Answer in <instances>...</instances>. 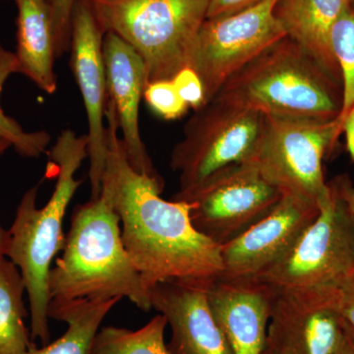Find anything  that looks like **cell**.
I'll return each mask as SVG.
<instances>
[{
    "label": "cell",
    "instance_id": "obj_11",
    "mask_svg": "<svg viewBox=\"0 0 354 354\" xmlns=\"http://www.w3.org/2000/svg\"><path fill=\"white\" fill-rule=\"evenodd\" d=\"M348 337L339 310V286L274 290L266 351L339 354Z\"/></svg>",
    "mask_w": 354,
    "mask_h": 354
},
{
    "label": "cell",
    "instance_id": "obj_21",
    "mask_svg": "<svg viewBox=\"0 0 354 354\" xmlns=\"http://www.w3.org/2000/svg\"><path fill=\"white\" fill-rule=\"evenodd\" d=\"M167 319L153 317L138 330L101 328L93 342L91 354H169L165 342Z\"/></svg>",
    "mask_w": 354,
    "mask_h": 354
},
{
    "label": "cell",
    "instance_id": "obj_30",
    "mask_svg": "<svg viewBox=\"0 0 354 354\" xmlns=\"http://www.w3.org/2000/svg\"><path fill=\"white\" fill-rule=\"evenodd\" d=\"M341 190L342 196L348 205L349 211H351V216H353L354 221V187L349 185L348 181L339 180L337 181Z\"/></svg>",
    "mask_w": 354,
    "mask_h": 354
},
{
    "label": "cell",
    "instance_id": "obj_2",
    "mask_svg": "<svg viewBox=\"0 0 354 354\" xmlns=\"http://www.w3.org/2000/svg\"><path fill=\"white\" fill-rule=\"evenodd\" d=\"M87 134L64 130L50 152V165L57 171V183L43 208L37 207L38 186L26 191L9 232L6 258L19 269L29 299L32 341L48 344L50 339L48 307L50 304L51 263L64 249V220L69 203L82 180L75 178L88 158Z\"/></svg>",
    "mask_w": 354,
    "mask_h": 354
},
{
    "label": "cell",
    "instance_id": "obj_27",
    "mask_svg": "<svg viewBox=\"0 0 354 354\" xmlns=\"http://www.w3.org/2000/svg\"><path fill=\"white\" fill-rule=\"evenodd\" d=\"M339 310L346 326L354 330V271L339 285Z\"/></svg>",
    "mask_w": 354,
    "mask_h": 354
},
{
    "label": "cell",
    "instance_id": "obj_12",
    "mask_svg": "<svg viewBox=\"0 0 354 354\" xmlns=\"http://www.w3.org/2000/svg\"><path fill=\"white\" fill-rule=\"evenodd\" d=\"M104 36L88 0H78L72 15L70 65L80 88L87 113L91 199H95L101 194L106 160L104 120L108 83L102 53Z\"/></svg>",
    "mask_w": 354,
    "mask_h": 354
},
{
    "label": "cell",
    "instance_id": "obj_22",
    "mask_svg": "<svg viewBox=\"0 0 354 354\" xmlns=\"http://www.w3.org/2000/svg\"><path fill=\"white\" fill-rule=\"evenodd\" d=\"M19 73L17 57L0 44V97L7 79ZM0 138L6 140L16 152L25 158H39L46 153L50 142L46 131L27 132L14 118L7 115L0 104Z\"/></svg>",
    "mask_w": 354,
    "mask_h": 354
},
{
    "label": "cell",
    "instance_id": "obj_18",
    "mask_svg": "<svg viewBox=\"0 0 354 354\" xmlns=\"http://www.w3.org/2000/svg\"><path fill=\"white\" fill-rule=\"evenodd\" d=\"M17 6V50L19 73L46 94L57 90V58L50 2L48 0H15Z\"/></svg>",
    "mask_w": 354,
    "mask_h": 354
},
{
    "label": "cell",
    "instance_id": "obj_5",
    "mask_svg": "<svg viewBox=\"0 0 354 354\" xmlns=\"http://www.w3.org/2000/svg\"><path fill=\"white\" fill-rule=\"evenodd\" d=\"M104 34L113 32L143 58L148 83L189 67L209 0H88Z\"/></svg>",
    "mask_w": 354,
    "mask_h": 354
},
{
    "label": "cell",
    "instance_id": "obj_29",
    "mask_svg": "<svg viewBox=\"0 0 354 354\" xmlns=\"http://www.w3.org/2000/svg\"><path fill=\"white\" fill-rule=\"evenodd\" d=\"M342 131L346 133L348 149L351 157L354 158V106L351 108L346 118H344Z\"/></svg>",
    "mask_w": 354,
    "mask_h": 354
},
{
    "label": "cell",
    "instance_id": "obj_8",
    "mask_svg": "<svg viewBox=\"0 0 354 354\" xmlns=\"http://www.w3.org/2000/svg\"><path fill=\"white\" fill-rule=\"evenodd\" d=\"M281 196L245 160L223 167L190 189L178 191L171 200L189 204L195 230L223 246L271 213Z\"/></svg>",
    "mask_w": 354,
    "mask_h": 354
},
{
    "label": "cell",
    "instance_id": "obj_23",
    "mask_svg": "<svg viewBox=\"0 0 354 354\" xmlns=\"http://www.w3.org/2000/svg\"><path fill=\"white\" fill-rule=\"evenodd\" d=\"M330 46L341 74L342 101L339 118L344 122L354 106V10L351 7L333 26Z\"/></svg>",
    "mask_w": 354,
    "mask_h": 354
},
{
    "label": "cell",
    "instance_id": "obj_31",
    "mask_svg": "<svg viewBox=\"0 0 354 354\" xmlns=\"http://www.w3.org/2000/svg\"><path fill=\"white\" fill-rule=\"evenodd\" d=\"M9 241H10L9 232L4 230L1 223H0V263L6 258L7 251L9 248Z\"/></svg>",
    "mask_w": 354,
    "mask_h": 354
},
{
    "label": "cell",
    "instance_id": "obj_20",
    "mask_svg": "<svg viewBox=\"0 0 354 354\" xmlns=\"http://www.w3.org/2000/svg\"><path fill=\"white\" fill-rule=\"evenodd\" d=\"M26 286L19 269L10 260L0 263V354H26L32 346L26 326Z\"/></svg>",
    "mask_w": 354,
    "mask_h": 354
},
{
    "label": "cell",
    "instance_id": "obj_28",
    "mask_svg": "<svg viewBox=\"0 0 354 354\" xmlns=\"http://www.w3.org/2000/svg\"><path fill=\"white\" fill-rule=\"evenodd\" d=\"M261 1L262 0H209L207 19L232 15Z\"/></svg>",
    "mask_w": 354,
    "mask_h": 354
},
{
    "label": "cell",
    "instance_id": "obj_6",
    "mask_svg": "<svg viewBox=\"0 0 354 354\" xmlns=\"http://www.w3.org/2000/svg\"><path fill=\"white\" fill-rule=\"evenodd\" d=\"M344 122L264 115L251 162L281 194L320 203L329 191L323 160Z\"/></svg>",
    "mask_w": 354,
    "mask_h": 354
},
{
    "label": "cell",
    "instance_id": "obj_33",
    "mask_svg": "<svg viewBox=\"0 0 354 354\" xmlns=\"http://www.w3.org/2000/svg\"><path fill=\"white\" fill-rule=\"evenodd\" d=\"M11 145L9 142H7L6 140L0 138V156L2 155L6 150H8L10 148Z\"/></svg>",
    "mask_w": 354,
    "mask_h": 354
},
{
    "label": "cell",
    "instance_id": "obj_24",
    "mask_svg": "<svg viewBox=\"0 0 354 354\" xmlns=\"http://www.w3.org/2000/svg\"><path fill=\"white\" fill-rule=\"evenodd\" d=\"M144 99L152 109L165 120H174L187 113L189 106L177 93L172 80L153 81L147 84Z\"/></svg>",
    "mask_w": 354,
    "mask_h": 354
},
{
    "label": "cell",
    "instance_id": "obj_16",
    "mask_svg": "<svg viewBox=\"0 0 354 354\" xmlns=\"http://www.w3.org/2000/svg\"><path fill=\"white\" fill-rule=\"evenodd\" d=\"M274 290L259 279L216 277L208 300L216 323L234 354H262Z\"/></svg>",
    "mask_w": 354,
    "mask_h": 354
},
{
    "label": "cell",
    "instance_id": "obj_10",
    "mask_svg": "<svg viewBox=\"0 0 354 354\" xmlns=\"http://www.w3.org/2000/svg\"><path fill=\"white\" fill-rule=\"evenodd\" d=\"M278 1L262 0L232 15L205 21L189 64L204 86L205 104L237 72L286 37L274 14Z\"/></svg>",
    "mask_w": 354,
    "mask_h": 354
},
{
    "label": "cell",
    "instance_id": "obj_7",
    "mask_svg": "<svg viewBox=\"0 0 354 354\" xmlns=\"http://www.w3.org/2000/svg\"><path fill=\"white\" fill-rule=\"evenodd\" d=\"M290 250L257 278L274 290L339 286L354 271V221L339 183Z\"/></svg>",
    "mask_w": 354,
    "mask_h": 354
},
{
    "label": "cell",
    "instance_id": "obj_17",
    "mask_svg": "<svg viewBox=\"0 0 354 354\" xmlns=\"http://www.w3.org/2000/svg\"><path fill=\"white\" fill-rule=\"evenodd\" d=\"M348 7L351 0H279L274 14L286 37L337 79L341 74L330 50V32Z\"/></svg>",
    "mask_w": 354,
    "mask_h": 354
},
{
    "label": "cell",
    "instance_id": "obj_37",
    "mask_svg": "<svg viewBox=\"0 0 354 354\" xmlns=\"http://www.w3.org/2000/svg\"><path fill=\"white\" fill-rule=\"evenodd\" d=\"M0 1H2V0H0Z\"/></svg>",
    "mask_w": 354,
    "mask_h": 354
},
{
    "label": "cell",
    "instance_id": "obj_25",
    "mask_svg": "<svg viewBox=\"0 0 354 354\" xmlns=\"http://www.w3.org/2000/svg\"><path fill=\"white\" fill-rule=\"evenodd\" d=\"M78 0H50L51 19L57 57L68 50L71 43V22Z\"/></svg>",
    "mask_w": 354,
    "mask_h": 354
},
{
    "label": "cell",
    "instance_id": "obj_19",
    "mask_svg": "<svg viewBox=\"0 0 354 354\" xmlns=\"http://www.w3.org/2000/svg\"><path fill=\"white\" fill-rule=\"evenodd\" d=\"M118 298L109 300H50V319L67 324L64 335L51 344L37 348L32 344L26 354H91L95 335Z\"/></svg>",
    "mask_w": 354,
    "mask_h": 354
},
{
    "label": "cell",
    "instance_id": "obj_35",
    "mask_svg": "<svg viewBox=\"0 0 354 354\" xmlns=\"http://www.w3.org/2000/svg\"><path fill=\"white\" fill-rule=\"evenodd\" d=\"M262 354H274V353H270V351H266V349H264V351H263Z\"/></svg>",
    "mask_w": 354,
    "mask_h": 354
},
{
    "label": "cell",
    "instance_id": "obj_13",
    "mask_svg": "<svg viewBox=\"0 0 354 354\" xmlns=\"http://www.w3.org/2000/svg\"><path fill=\"white\" fill-rule=\"evenodd\" d=\"M318 203L283 194L277 206L234 241L221 246L220 278H257L281 260L318 216Z\"/></svg>",
    "mask_w": 354,
    "mask_h": 354
},
{
    "label": "cell",
    "instance_id": "obj_9",
    "mask_svg": "<svg viewBox=\"0 0 354 354\" xmlns=\"http://www.w3.org/2000/svg\"><path fill=\"white\" fill-rule=\"evenodd\" d=\"M263 120L264 114L218 99L196 109L171 152V167L179 174V191L194 187L227 165L248 160Z\"/></svg>",
    "mask_w": 354,
    "mask_h": 354
},
{
    "label": "cell",
    "instance_id": "obj_32",
    "mask_svg": "<svg viewBox=\"0 0 354 354\" xmlns=\"http://www.w3.org/2000/svg\"><path fill=\"white\" fill-rule=\"evenodd\" d=\"M339 354H354V341L348 334V339L344 342Z\"/></svg>",
    "mask_w": 354,
    "mask_h": 354
},
{
    "label": "cell",
    "instance_id": "obj_4",
    "mask_svg": "<svg viewBox=\"0 0 354 354\" xmlns=\"http://www.w3.org/2000/svg\"><path fill=\"white\" fill-rule=\"evenodd\" d=\"M330 76L292 39L285 37L237 72L214 99L264 115L335 120L342 99Z\"/></svg>",
    "mask_w": 354,
    "mask_h": 354
},
{
    "label": "cell",
    "instance_id": "obj_34",
    "mask_svg": "<svg viewBox=\"0 0 354 354\" xmlns=\"http://www.w3.org/2000/svg\"><path fill=\"white\" fill-rule=\"evenodd\" d=\"M346 329H348V334H349V335H351V339H353V341H354V330H351V329H349L348 326H346Z\"/></svg>",
    "mask_w": 354,
    "mask_h": 354
},
{
    "label": "cell",
    "instance_id": "obj_1",
    "mask_svg": "<svg viewBox=\"0 0 354 354\" xmlns=\"http://www.w3.org/2000/svg\"><path fill=\"white\" fill-rule=\"evenodd\" d=\"M106 120L101 193L120 216L123 244L149 290L165 281H205L220 276L221 246L193 227L190 205L162 199L164 179L139 174L130 165L109 99Z\"/></svg>",
    "mask_w": 354,
    "mask_h": 354
},
{
    "label": "cell",
    "instance_id": "obj_26",
    "mask_svg": "<svg viewBox=\"0 0 354 354\" xmlns=\"http://www.w3.org/2000/svg\"><path fill=\"white\" fill-rule=\"evenodd\" d=\"M177 93L184 102L194 111L205 104L204 86L196 72L190 67L183 68L172 79Z\"/></svg>",
    "mask_w": 354,
    "mask_h": 354
},
{
    "label": "cell",
    "instance_id": "obj_3",
    "mask_svg": "<svg viewBox=\"0 0 354 354\" xmlns=\"http://www.w3.org/2000/svg\"><path fill=\"white\" fill-rule=\"evenodd\" d=\"M62 250L50 270V300L127 297L143 311L153 308L150 290L128 255L120 216L106 195L75 207Z\"/></svg>",
    "mask_w": 354,
    "mask_h": 354
},
{
    "label": "cell",
    "instance_id": "obj_15",
    "mask_svg": "<svg viewBox=\"0 0 354 354\" xmlns=\"http://www.w3.org/2000/svg\"><path fill=\"white\" fill-rule=\"evenodd\" d=\"M108 99L113 102L128 160L135 171L160 177L147 153L139 128V106L148 76L143 58L127 41L106 32L102 43Z\"/></svg>",
    "mask_w": 354,
    "mask_h": 354
},
{
    "label": "cell",
    "instance_id": "obj_36",
    "mask_svg": "<svg viewBox=\"0 0 354 354\" xmlns=\"http://www.w3.org/2000/svg\"><path fill=\"white\" fill-rule=\"evenodd\" d=\"M48 1H50V0H48Z\"/></svg>",
    "mask_w": 354,
    "mask_h": 354
},
{
    "label": "cell",
    "instance_id": "obj_14",
    "mask_svg": "<svg viewBox=\"0 0 354 354\" xmlns=\"http://www.w3.org/2000/svg\"><path fill=\"white\" fill-rule=\"evenodd\" d=\"M213 279L165 281L150 288L153 308L171 328L169 354H234L209 307L208 286Z\"/></svg>",
    "mask_w": 354,
    "mask_h": 354
}]
</instances>
